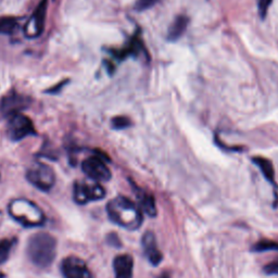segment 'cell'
I'll use <instances>...</instances> for the list:
<instances>
[{
  "label": "cell",
  "mask_w": 278,
  "mask_h": 278,
  "mask_svg": "<svg viewBox=\"0 0 278 278\" xmlns=\"http://www.w3.org/2000/svg\"><path fill=\"white\" fill-rule=\"evenodd\" d=\"M48 8V0H42L24 26V35L27 38L40 37L45 30V20Z\"/></svg>",
  "instance_id": "cell-7"
},
{
  "label": "cell",
  "mask_w": 278,
  "mask_h": 278,
  "mask_svg": "<svg viewBox=\"0 0 278 278\" xmlns=\"http://www.w3.org/2000/svg\"><path fill=\"white\" fill-rule=\"evenodd\" d=\"M272 2H273V0H257L259 14L261 15V18L262 19H264L266 14H268L269 8L271 7Z\"/></svg>",
  "instance_id": "cell-21"
},
{
  "label": "cell",
  "mask_w": 278,
  "mask_h": 278,
  "mask_svg": "<svg viewBox=\"0 0 278 278\" xmlns=\"http://www.w3.org/2000/svg\"><path fill=\"white\" fill-rule=\"evenodd\" d=\"M61 272L64 278H93L91 271L82 259L71 255L61 263Z\"/></svg>",
  "instance_id": "cell-10"
},
{
  "label": "cell",
  "mask_w": 278,
  "mask_h": 278,
  "mask_svg": "<svg viewBox=\"0 0 278 278\" xmlns=\"http://www.w3.org/2000/svg\"><path fill=\"white\" fill-rule=\"evenodd\" d=\"M188 23H189V20L187 16L185 15L176 16L175 20L172 22V24L169 27L168 40L171 42L180 40L183 34L186 32Z\"/></svg>",
  "instance_id": "cell-13"
},
{
  "label": "cell",
  "mask_w": 278,
  "mask_h": 278,
  "mask_svg": "<svg viewBox=\"0 0 278 278\" xmlns=\"http://www.w3.org/2000/svg\"><path fill=\"white\" fill-rule=\"evenodd\" d=\"M159 278H169V275H168V274H166V273H164V274H162V275H161V276H160Z\"/></svg>",
  "instance_id": "cell-23"
},
{
  "label": "cell",
  "mask_w": 278,
  "mask_h": 278,
  "mask_svg": "<svg viewBox=\"0 0 278 278\" xmlns=\"http://www.w3.org/2000/svg\"><path fill=\"white\" fill-rule=\"evenodd\" d=\"M73 196L77 203L85 204L87 202L96 201V200L104 198L105 190L98 183L90 184L86 182H76L74 184Z\"/></svg>",
  "instance_id": "cell-6"
},
{
  "label": "cell",
  "mask_w": 278,
  "mask_h": 278,
  "mask_svg": "<svg viewBox=\"0 0 278 278\" xmlns=\"http://www.w3.org/2000/svg\"><path fill=\"white\" fill-rule=\"evenodd\" d=\"M139 199H140V207L144 213L149 216L157 215V208H155V202L152 196L142 192L141 196H139Z\"/></svg>",
  "instance_id": "cell-16"
},
{
  "label": "cell",
  "mask_w": 278,
  "mask_h": 278,
  "mask_svg": "<svg viewBox=\"0 0 278 278\" xmlns=\"http://www.w3.org/2000/svg\"><path fill=\"white\" fill-rule=\"evenodd\" d=\"M253 163L258 166V168L262 172V174L264 175V177L268 180L272 184H274V177H275V171L273 168V164L270 160L265 159V158H261V157H257L252 159Z\"/></svg>",
  "instance_id": "cell-14"
},
{
  "label": "cell",
  "mask_w": 278,
  "mask_h": 278,
  "mask_svg": "<svg viewBox=\"0 0 278 278\" xmlns=\"http://www.w3.org/2000/svg\"><path fill=\"white\" fill-rule=\"evenodd\" d=\"M111 124H112V127L114 130L120 131L130 127L132 123H131V120L129 118H126V116H115V118L112 119Z\"/></svg>",
  "instance_id": "cell-19"
},
{
  "label": "cell",
  "mask_w": 278,
  "mask_h": 278,
  "mask_svg": "<svg viewBox=\"0 0 278 278\" xmlns=\"http://www.w3.org/2000/svg\"><path fill=\"white\" fill-rule=\"evenodd\" d=\"M26 252L33 264L41 269L48 268L57 254V240L48 232H37L30 237Z\"/></svg>",
  "instance_id": "cell-2"
},
{
  "label": "cell",
  "mask_w": 278,
  "mask_h": 278,
  "mask_svg": "<svg viewBox=\"0 0 278 278\" xmlns=\"http://www.w3.org/2000/svg\"><path fill=\"white\" fill-rule=\"evenodd\" d=\"M9 213L24 227L41 226L45 223V215L30 200L16 199L9 204Z\"/></svg>",
  "instance_id": "cell-3"
},
{
  "label": "cell",
  "mask_w": 278,
  "mask_h": 278,
  "mask_svg": "<svg viewBox=\"0 0 278 278\" xmlns=\"http://www.w3.org/2000/svg\"><path fill=\"white\" fill-rule=\"evenodd\" d=\"M8 134L13 141H19L29 136L35 135L36 131L29 116L20 113L9 118Z\"/></svg>",
  "instance_id": "cell-5"
},
{
  "label": "cell",
  "mask_w": 278,
  "mask_h": 278,
  "mask_svg": "<svg viewBox=\"0 0 278 278\" xmlns=\"http://www.w3.org/2000/svg\"><path fill=\"white\" fill-rule=\"evenodd\" d=\"M13 243V239H2V240H0V264H3L8 260Z\"/></svg>",
  "instance_id": "cell-17"
},
{
  "label": "cell",
  "mask_w": 278,
  "mask_h": 278,
  "mask_svg": "<svg viewBox=\"0 0 278 278\" xmlns=\"http://www.w3.org/2000/svg\"><path fill=\"white\" fill-rule=\"evenodd\" d=\"M264 272L269 275H278V262H272L266 265Z\"/></svg>",
  "instance_id": "cell-22"
},
{
  "label": "cell",
  "mask_w": 278,
  "mask_h": 278,
  "mask_svg": "<svg viewBox=\"0 0 278 278\" xmlns=\"http://www.w3.org/2000/svg\"><path fill=\"white\" fill-rule=\"evenodd\" d=\"M142 248L144 254H146L149 262L152 265H158L162 261V253L159 251L157 247V241H155L154 233L151 232H147L142 237Z\"/></svg>",
  "instance_id": "cell-11"
},
{
  "label": "cell",
  "mask_w": 278,
  "mask_h": 278,
  "mask_svg": "<svg viewBox=\"0 0 278 278\" xmlns=\"http://www.w3.org/2000/svg\"><path fill=\"white\" fill-rule=\"evenodd\" d=\"M107 212L113 223L127 230H137L142 223V214L129 198L119 196L107 205Z\"/></svg>",
  "instance_id": "cell-1"
},
{
  "label": "cell",
  "mask_w": 278,
  "mask_h": 278,
  "mask_svg": "<svg viewBox=\"0 0 278 278\" xmlns=\"http://www.w3.org/2000/svg\"><path fill=\"white\" fill-rule=\"evenodd\" d=\"M18 27V20L14 16H1L0 18V34H12Z\"/></svg>",
  "instance_id": "cell-15"
},
{
  "label": "cell",
  "mask_w": 278,
  "mask_h": 278,
  "mask_svg": "<svg viewBox=\"0 0 278 278\" xmlns=\"http://www.w3.org/2000/svg\"><path fill=\"white\" fill-rule=\"evenodd\" d=\"M115 278H133L134 261L129 254H122L113 261Z\"/></svg>",
  "instance_id": "cell-12"
},
{
  "label": "cell",
  "mask_w": 278,
  "mask_h": 278,
  "mask_svg": "<svg viewBox=\"0 0 278 278\" xmlns=\"http://www.w3.org/2000/svg\"><path fill=\"white\" fill-rule=\"evenodd\" d=\"M26 179L36 188L48 191L54 185L55 175L50 166L44 163H35L27 170Z\"/></svg>",
  "instance_id": "cell-4"
},
{
  "label": "cell",
  "mask_w": 278,
  "mask_h": 278,
  "mask_svg": "<svg viewBox=\"0 0 278 278\" xmlns=\"http://www.w3.org/2000/svg\"><path fill=\"white\" fill-rule=\"evenodd\" d=\"M0 278H3V275H2V274H0Z\"/></svg>",
  "instance_id": "cell-24"
},
{
  "label": "cell",
  "mask_w": 278,
  "mask_h": 278,
  "mask_svg": "<svg viewBox=\"0 0 278 278\" xmlns=\"http://www.w3.org/2000/svg\"><path fill=\"white\" fill-rule=\"evenodd\" d=\"M31 103V98L21 93H11L4 96L0 101V112L5 118H11L15 114H20L23 110H26Z\"/></svg>",
  "instance_id": "cell-8"
},
{
  "label": "cell",
  "mask_w": 278,
  "mask_h": 278,
  "mask_svg": "<svg viewBox=\"0 0 278 278\" xmlns=\"http://www.w3.org/2000/svg\"><path fill=\"white\" fill-rule=\"evenodd\" d=\"M270 250L278 251V242L271 241V240H262L258 243H255L252 248V251L254 252H265V251H270Z\"/></svg>",
  "instance_id": "cell-18"
},
{
  "label": "cell",
  "mask_w": 278,
  "mask_h": 278,
  "mask_svg": "<svg viewBox=\"0 0 278 278\" xmlns=\"http://www.w3.org/2000/svg\"><path fill=\"white\" fill-rule=\"evenodd\" d=\"M82 170L94 182H108L111 180V172L101 157L93 155L83 161Z\"/></svg>",
  "instance_id": "cell-9"
},
{
  "label": "cell",
  "mask_w": 278,
  "mask_h": 278,
  "mask_svg": "<svg viewBox=\"0 0 278 278\" xmlns=\"http://www.w3.org/2000/svg\"><path fill=\"white\" fill-rule=\"evenodd\" d=\"M161 0H136L135 2V9L138 12H141V11H146L150 8L154 7L155 4L159 3Z\"/></svg>",
  "instance_id": "cell-20"
}]
</instances>
